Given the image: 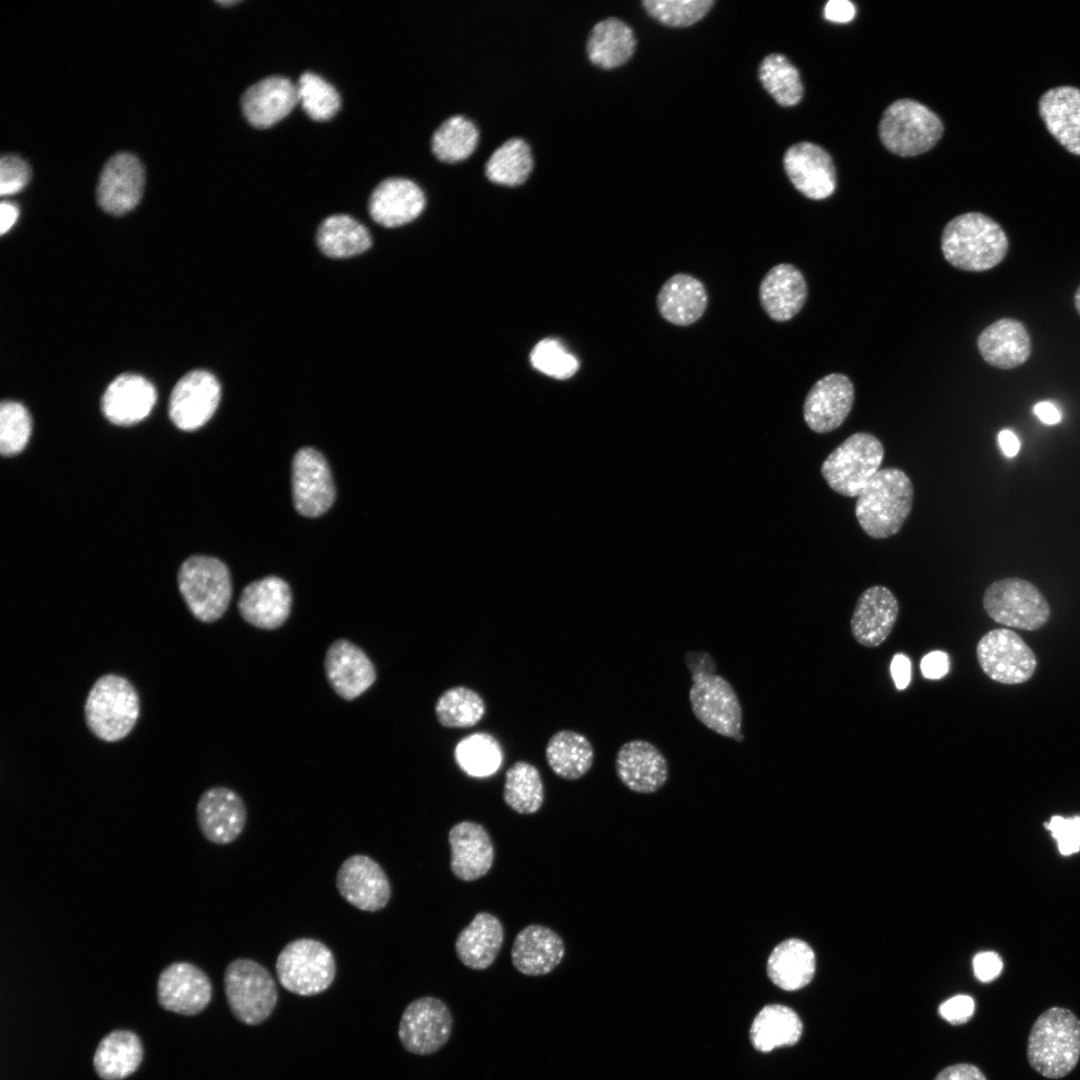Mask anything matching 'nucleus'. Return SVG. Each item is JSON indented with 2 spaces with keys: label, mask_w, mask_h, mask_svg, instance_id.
I'll list each match as a JSON object with an SVG mask.
<instances>
[{
  "label": "nucleus",
  "mask_w": 1080,
  "mask_h": 1080,
  "mask_svg": "<svg viewBox=\"0 0 1080 1080\" xmlns=\"http://www.w3.org/2000/svg\"><path fill=\"white\" fill-rule=\"evenodd\" d=\"M920 669L927 679L937 680L944 677L949 671L947 653L937 650L926 654L921 659Z\"/></svg>",
  "instance_id": "nucleus-56"
},
{
  "label": "nucleus",
  "mask_w": 1080,
  "mask_h": 1080,
  "mask_svg": "<svg viewBox=\"0 0 1080 1080\" xmlns=\"http://www.w3.org/2000/svg\"><path fill=\"white\" fill-rule=\"evenodd\" d=\"M977 347L987 363L1001 369L1023 364L1031 353L1028 331L1020 321L1011 318L987 326L978 336Z\"/></svg>",
  "instance_id": "nucleus-32"
},
{
  "label": "nucleus",
  "mask_w": 1080,
  "mask_h": 1080,
  "mask_svg": "<svg viewBox=\"0 0 1080 1080\" xmlns=\"http://www.w3.org/2000/svg\"><path fill=\"white\" fill-rule=\"evenodd\" d=\"M884 446L873 434L856 432L823 461L821 475L829 487L846 497H858L880 470Z\"/></svg>",
  "instance_id": "nucleus-6"
},
{
  "label": "nucleus",
  "mask_w": 1080,
  "mask_h": 1080,
  "mask_svg": "<svg viewBox=\"0 0 1080 1080\" xmlns=\"http://www.w3.org/2000/svg\"><path fill=\"white\" fill-rule=\"evenodd\" d=\"M943 133L940 118L927 106L912 99L889 105L880 120L883 145L899 156H915L930 150Z\"/></svg>",
  "instance_id": "nucleus-7"
},
{
  "label": "nucleus",
  "mask_w": 1080,
  "mask_h": 1080,
  "mask_svg": "<svg viewBox=\"0 0 1080 1080\" xmlns=\"http://www.w3.org/2000/svg\"><path fill=\"white\" fill-rule=\"evenodd\" d=\"M998 443L1002 452L1007 457H1014L1019 452L1020 442L1017 436L1008 429L999 432Z\"/></svg>",
  "instance_id": "nucleus-61"
},
{
  "label": "nucleus",
  "mask_w": 1080,
  "mask_h": 1080,
  "mask_svg": "<svg viewBox=\"0 0 1080 1080\" xmlns=\"http://www.w3.org/2000/svg\"><path fill=\"white\" fill-rule=\"evenodd\" d=\"M275 969L286 990L300 996H313L330 987L336 975V962L324 943L299 938L280 951Z\"/></svg>",
  "instance_id": "nucleus-9"
},
{
  "label": "nucleus",
  "mask_w": 1080,
  "mask_h": 1080,
  "mask_svg": "<svg viewBox=\"0 0 1080 1080\" xmlns=\"http://www.w3.org/2000/svg\"><path fill=\"white\" fill-rule=\"evenodd\" d=\"M532 167L533 158L528 143L520 137H512L490 155L485 164V173L495 183L517 185L527 179Z\"/></svg>",
  "instance_id": "nucleus-44"
},
{
  "label": "nucleus",
  "mask_w": 1080,
  "mask_h": 1080,
  "mask_svg": "<svg viewBox=\"0 0 1080 1080\" xmlns=\"http://www.w3.org/2000/svg\"><path fill=\"white\" fill-rule=\"evenodd\" d=\"M856 13L855 6L848 0H830L824 8V17L832 22H850Z\"/></svg>",
  "instance_id": "nucleus-58"
},
{
  "label": "nucleus",
  "mask_w": 1080,
  "mask_h": 1080,
  "mask_svg": "<svg viewBox=\"0 0 1080 1080\" xmlns=\"http://www.w3.org/2000/svg\"><path fill=\"white\" fill-rule=\"evenodd\" d=\"M1034 414L1047 425H1054L1060 422L1061 414L1056 406L1049 401L1038 402L1033 407Z\"/></svg>",
  "instance_id": "nucleus-60"
},
{
  "label": "nucleus",
  "mask_w": 1080,
  "mask_h": 1080,
  "mask_svg": "<svg viewBox=\"0 0 1080 1080\" xmlns=\"http://www.w3.org/2000/svg\"><path fill=\"white\" fill-rule=\"evenodd\" d=\"M899 612L898 600L885 586L874 585L858 597L850 628L854 639L865 647H877L890 635Z\"/></svg>",
  "instance_id": "nucleus-25"
},
{
  "label": "nucleus",
  "mask_w": 1080,
  "mask_h": 1080,
  "mask_svg": "<svg viewBox=\"0 0 1080 1080\" xmlns=\"http://www.w3.org/2000/svg\"><path fill=\"white\" fill-rule=\"evenodd\" d=\"M31 170L25 160L17 155H5L0 160V194L12 195L21 191L29 182Z\"/></svg>",
  "instance_id": "nucleus-52"
},
{
  "label": "nucleus",
  "mask_w": 1080,
  "mask_h": 1080,
  "mask_svg": "<svg viewBox=\"0 0 1080 1080\" xmlns=\"http://www.w3.org/2000/svg\"><path fill=\"white\" fill-rule=\"evenodd\" d=\"M298 102L315 120H327L338 111L341 100L336 88L320 75L303 72L297 83Z\"/></svg>",
  "instance_id": "nucleus-48"
},
{
  "label": "nucleus",
  "mask_w": 1080,
  "mask_h": 1080,
  "mask_svg": "<svg viewBox=\"0 0 1080 1080\" xmlns=\"http://www.w3.org/2000/svg\"><path fill=\"white\" fill-rule=\"evenodd\" d=\"M140 715V698L125 677L107 673L92 685L84 704L85 722L90 732L105 742L124 739Z\"/></svg>",
  "instance_id": "nucleus-4"
},
{
  "label": "nucleus",
  "mask_w": 1080,
  "mask_h": 1080,
  "mask_svg": "<svg viewBox=\"0 0 1080 1080\" xmlns=\"http://www.w3.org/2000/svg\"><path fill=\"white\" fill-rule=\"evenodd\" d=\"M759 78L774 100L781 106H794L803 96V86L795 66L781 54L766 56L759 67Z\"/></svg>",
  "instance_id": "nucleus-47"
},
{
  "label": "nucleus",
  "mask_w": 1080,
  "mask_h": 1080,
  "mask_svg": "<svg viewBox=\"0 0 1080 1080\" xmlns=\"http://www.w3.org/2000/svg\"><path fill=\"white\" fill-rule=\"evenodd\" d=\"M530 360L535 369L557 379L570 378L579 368L577 358L554 339L537 343L531 351Z\"/></svg>",
  "instance_id": "nucleus-51"
},
{
  "label": "nucleus",
  "mask_w": 1080,
  "mask_h": 1080,
  "mask_svg": "<svg viewBox=\"0 0 1080 1080\" xmlns=\"http://www.w3.org/2000/svg\"><path fill=\"white\" fill-rule=\"evenodd\" d=\"M298 102L297 86L282 75H270L249 86L241 108L250 124L269 127L284 118Z\"/></svg>",
  "instance_id": "nucleus-28"
},
{
  "label": "nucleus",
  "mask_w": 1080,
  "mask_h": 1080,
  "mask_svg": "<svg viewBox=\"0 0 1080 1080\" xmlns=\"http://www.w3.org/2000/svg\"><path fill=\"white\" fill-rule=\"evenodd\" d=\"M458 766L473 777H486L496 772L502 762V749L491 734L478 732L463 738L455 748Z\"/></svg>",
  "instance_id": "nucleus-46"
},
{
  "label": "nucleus",
  "mask_w": 1080,
  "mask_h": 1080,
  "mask_svg": "<svg viewBox=\"0 0 1080 1080\" xmlns=\"http://www.w3.org/2000/svg\"><path fill=\"white\" fill-rule=\"evenodd\" d=\"M807 294V284L802 272L789 263L773 266L759 285L761 307L777 322L792 319L804 306Z\"/></svg>",
  "instance_id": "nucleus-29"
},
{
  "label": "nucleus",
  "mask_w": 1080,
  "mask_h": 1080,
  "mask_svg": "<svg viewBox=\"0 0 1080 1080\" xmlns=\"http://www.w3.org/2000/svg\"><path fill=\"white\" fill-rule=\"evenodd\" d=\"M156 399V390L146 378L122 374L107 387L102 398V411L113 424L129 426L146 418Z\"/></svg>",
  "instance_id": "nucleus-30"
},
{
  "label": "nucleus",
  "mask_w": 1080,
  "mask_h": 1080,
  "mask_svg": "<svg viewBox=\"0 0 1080 1080\" xmlns=\"http://www.w3.org/2000/svg\"><path fill=\"white\" fill-rule=\"evenodd\" d=\"M914 498L909 476L901 469H880L858 495L855 516L871 538L884 539L900 531L908 518Z\"/></svg>",
  "instance_id": "nucleus-3"
},
{
  "label": "nucleus",
  "mask_w": 1080,
  "mask_h": 1080,
  "mask_svg": "<svg viewBox=\"0 0 1080 1080\" xmlns=\"http://www.w3.org/2000/svg\"><path fill=\"white\" fill-rule=\"evenodd\" d=\"M425 195L420 186L405 177H388L372 191L369 213L374 221L385 227H397L414 220L425 207Z\"/></svg>",
  "instance_id": "nucleus-26"
},
{
  "label": "nucleus",
  "mask_w": 1080,
  "mask_h": 1080,
  "mask_svg": "<svg viewBox=\"0 0 1080 1080\" xmlns=\"http://www.w3.org/2000/svg\"><path fill=\"white\" fill-rule=\"evenodd\" d=\"M223 981L228 1005L239 1021L257 1025L272 1014L278 992L274 978L263 965L237 958L225 968Z\"/></svg>",
  "instance_id": "nucleus-8"
},
{
  "label": "nucleus",
  "mask_w": 1080,
  "mask_h": 1080,
  "mask_svg": "<svg viewBox=\"0 0 1080 1080\" xmlns=\"http://www.w3.org/2000/svg\"><path fill=\"white\" fill-rule=\"evenodd\" d=\"M504 802L519 814L537 812L544 801V786L539 770L526 761H516L505 773Z\"/></svg>",
  "instance_id": "nucleus-42"
},
{
  "label": "nucleus",
  "mask_w": 1080,
  "mask_h": 1080,
  "mask_svg": "<svg viewBox=\"0 0 1080 1080\" xmlns=\"http://www.w3.org/2000/svg\"><path fill=\"white\" fill-rule=\"evenodd\" d=\"M316 241L324 255L337 259L362 254L372 244L368 229L346 214L325 218L317 230Z\"/></svg>",
  "instance_id": "nucleus-41"
},
{
  "label": "nucleus",
  "mask_w": 1080,
  "mask_h": 1080,
  "mask_svg": "<svg viewBox=\"0 0 1080 1080\" xmlns=\"http://www.w3.org/2000/svg\"><path fill=\"white\" fill-rule=\"evenodd\" d=\"M220 397L221 387L213 374L205 370L191 371L172 390L170 419L181 430H196L213 416Z\"/></svg>",
  "instance_id": "nucleus-15"
},
{
  "label": "nucleus",
  "mask_w": 1080,
  "mask_h": 1080,
  "mask_svg": "<svg viewBox=\"0 0 1080 1080\" xmlns=\"http://www.w3.org/2000/svg\"><path fill=\"white\" fill-rule=\"evenodd\" d=\"M854 386L844 374L833 373L819 379L809 390L803 405L807 426L816 433L840 427L854 403Z\"/></svg>",
  "instance_id": "nucleus-19"
},
{
  "label": "nucleus",
  "mask_w": 1080,
  "mask_h": 1080,
  "mask_svg": "<svg viewBox=\"0 0 1080 1080\" xmlns=\"http://www.w3.org/2000/svg\"><path fill=\"white\" fill-rule=\"evenodd\" d=\"M18 218V208L10 202L3 201L0 205V232L6 233Z\"/></svg>",
  "instance_id": "nucleus-62"
},
{
  "label": "nucleus",
  "mask_w": 1080,
  "mask_h": 1080,
  "mask_svg": "<svg viewBox=\"0 0 1080 1080\" xmlns=\"http://www.w3.org/2000/svg\"><path fill=\"white\" fill-rule=\"evenodd\" d=\"M564 954L563 940L556 932L548 927L532 924L524 927L515 937L511 960L520 973L542 976L554 970Z\"/></svg>",
  "instance_id": "nucleus-31"
},
{
  "label": "nucleus",
  "mask_w": 1080,
  "mask_h": 1080,
  "mask_svg": "<svg viewBox=\"0 0 1080 1080\" xmlns=\"http://www.w3.org/2000/svg\"><path fill=\"white\" fill-rule=\"evenodd\" d=\"M635 46L633 30L620 19L609 17L592 28L587 41V54L594 64L612 69L626 63L633 55Z\"/></svg>",
  "instance_id": "nucleus-38"
},
{
  "label": "nucleus",
  "mask_w": 1080,
  "mask_h": 1080,
  "mask_svg": "<svg viewBox=\"0 0 1080 1080\" xmlns=\"http://www.w3.org/2000/svg\"><path fill=\"white\" fill-rule=\"evenodd\" d=\"M934 1080H986V1077L977 1066L960 1063L946 1067Z\"/></svg>",
  "instance_id": "nucleus-57"
},
{
  "label": "nucleus",
  "mask_w": 1080,
  "mask_h": 1080,
  "mask_svg": "<svg viewBox=\"0 0 1080 1080\" xmlns=\"http://www.w3.org/2000/svg\"><path fill=\"white\" fill-rule=\"evenodd\" d=\"M708 294L704 284L697 278L677 273L661 286L656 299L660 315L669 323L688 326L705 312Z\"/></svg>",
  "instance_id": "nucleus-34"
},
{
  "label": "nucleus",
  "mask_w": 1080,
  "mask_h": 1080,
  "mask_svg": "<svg viewBox=\"0 0 1080 1080\" xmlns=\"http://www.w3.org/2000/svg\"><path fill=\"white\" fill-rule=\"evenodd\" d=\"M545 755L549 767L557 776L577 780L591 769L594 749L584 735L563 729L550 737Z\"/></svg>",
  "instance_id": "nucleus-40"
},
{
  "label": "nucleus",
  "mask_w": 1080,
  "mask_h": 1080,
  "mask_svg": "<svg viewBox=\"0 0 1080 1080\" xmlns=\"http://www.w3.org/2000/svg\"><path fill=\"white\" fill-rule=\"evenodd\" d=\"M478 138V129L470 119L463 115H453L434 131L432 151L440 160H463L473 152Z\"/></svg>",
  "instance_id": "nucleus-45"
},
{
  "label": "nucleus",
  "mask_w": 1080,
  "mask_h": 1080,
  "mask_svg": "<svg viewBox=\"0 0 1080 1080\" xmlns=\"http://www.w3.org/2000/svg\"><path fill=\"white\" fill-rule=\"evenodd\" d=\"M975 1011V1003L968 995H956L944 1001L938 1009L940 1016L953 1025L968 1022Z\"/></svg>",
  "instance_id": "nucleus-54"
},
{
  "label": "nucleus",
  "mask_w": 1080,
  "mask_h": 1080,
  "mask_svg": "<svg viewBox=\"0 0 1080 1080\" xmlns=\"http://www.w3.org/2000/svg\"><path fill=\"white\" fill-rule=\"evenodd\" d=\"M435 715L446 728H469L481 721L486 712L485 701L475 690L454 686L445 690L435 702Z\"/></svg>",
  "instance_id": "nucleus-43"
},
{
  "label": "nucleus",
  "mask_w": 1080,
  "mask_h": 1080,
  "mask_svg": "<svg viewBox=\"0 0 1080 1080\" xmlns=\"http://www.w3.org/2000/svg\"><path fill=\"white\" fill-rule=\"evenodd\" d=\"M802 1030V1022L794 1010L781 1004H770L754 1018L750 1039L755 1049L766 1053L777 1047L796 1044Z\"/></svg>",
  "instance_id": "nucleus-39"
},
{
  "label": "nucleus",
  "mask_w": 1080,
  "mask_h": 1080,
  "mask_svg": "<svg viewBox=\"0 0 1080 1080\" xmlns=\"http://www.w3.org/2000/svg\"><path fill=\"white\" fill-rule=\"evenodd\" d=\"M783 163L790 181L804 196L821 200L834 192L835 167L822 147L810 142L797 143L787 149Z\"/></svg>",
  "instance_id": "nucleus-21"
},
{
  "label": "nucleus",
  "mask_w": 1080,
  "mask_h": 1080,
  "mask_svg": "<svg viewBox=\"0 0 1080 1080\" xmlns=\"http://www.w3.org/2000/svg\"><path fill=\"white\" fill-rule=\"evenodd\" d=\"M178 588L192 615L211 623L226 612L232 595L228 568L220 560L204 555L189 557L181 565Z\"/></svg>",
  "instance_id": "nucleus-5"
},
{
  "label": "nucleus",
  "mask_w": 1080,
  "mask_h": 1080,
  "mask_svg": "<svg viewBox=\"0 0 1080 1080\" xmlns=\"http://www.w3.org/2000/svg\"><path fill=\"white\" fill-rule=\"evenodd\" d=\"M143 1058L140 1038L129 1030H114L99 1042L93 1065L103 1080H122L136 1071Z\"/></svg>",
  "instance_id": "nucleus-37"
},
{
  "label": "nucleus",
  "mask_w": 1080,
  "mask_h": 1080,
  "mask_svg": "<svg viewBox=\"0 0 1080 1080\" xmlns=\"http://www.w3.org/2000/svg\"><path fill=\"white\" fill-rule=\"evenodd\" d=\"M211 997L212 984L208 975L190 962H173L159 974L157 999L167 1011L196 1015L206 1008Z\"/></svg>",
  "instance_id": "nucleus-16"
},
{
  "label": "nucleus",
  "mask_w": 1080,
  "mask_h": 1080,
  "mask_svg": "<svg viewBox=\"0 0 1080 1080\" xmlns=\"http://www.w3.org/2000/svg\"><path fill=\"white\" fill-rule=\"evenodd\" d=\"M452 1027L448 1006L436 997L425 996L407 1005L399 1022L398 1036L408 1052L429 1055L447 1043Z\"/></svg>",
  "instance_id": "nucleus-13"
},
{
  "label": "nucleus",
  "mask_w": 1080,
  "mask_h": 1080,
  "mask_svg": "<svg viewBox=\"0 0 1080 1080\" xmlns=\"http://www.w3.org/2000/svg\"><path fill=\"white\" fill-rule=\"evenodd\" d=\"M292 493L296 510L306 517L325 513L335 499L330 468L317 450L300 449L292 462Z\"/></svg>",
  "instance_id": "nucleus-14"
},
{
  "label": "nucleus",
  "mask_w": 1080,
  "mask_h": 1080,
  "mask_svg": "<svg viewBox=\"0 0 1080 1080\" xmlns=\"http://www.w3.org/2000/svg\"><path fill=\"white\" fill-rule=\"evenodd\" d=\"M247 811L242 798L233 790L215 786L205 790L196 805L200 832L211 843L226 845L235 841L246 823Z\"/></svg>",
  "instance_id": "nucleus-18"
},
{
  "label": "nucleus",
  "mask_w": 1080,
  "mask_h": 1080,
  "mask_svg": "<svg viewBox=\"0 0 1080 1080\" xmlns=\"http://www.w3.org/2000/svg\"><path fill=\"white\" fill-rule=\"evenodd\" d=\"M144 168L130 153H117L102 169L97 186V201L109 214L122 215L139 203L144 188Z\"/></svg>",
  "instance_id": "nucleus-20"
},
{
  "label": "nucleus",
  "mask_w": 1080,
  "mask_h": 1080,
  "mask_svg": "<svg viewBox=\"0 0 1080 1080\" xmlns=\"http://www.w3.org/2000/svg\"><path fill=\"white\" fill-rule=\"evenodd\" d=\"M1074 303H1075L1076 310H1077L1078 314L1080 315V286L1078 287V289H1077V291L1075 293Z\"/></svg>",
  "instance_id": "nucleus-63"
},
{
  "label": "nucleus",
  "mask_w": 1080,
  "mask_h": 1080,
  "mask_svg": "<svg viewBox=\"0 0 1080 1080\" xmlns=\"http://www.w3.org/2000/svg\"><path fill=\"white\" fill-rule=\"evenodd\" d=\"M689 702L696 719L708 729L728 738L741 733L742 708L732 685L718 674H694Z\"/></svg>",
  "instance_id": "nucleus-11"
},
{
  "label": "nucleus",
  "mask_w": 1080,
  "mask_h": 1080,
  "mask_svg": "<svg viewBox=\"0 0 1080 1080\" xmlns=\"http://www.w3.org/2000/svg\"><path fill=\"white\" fill-rule=\"evenodd\" d=\"M292 592L281 578L268 576L248 584L238 600V611L249 624L259 629L279 628L289 617Z\"/></svg>",
  "instance_id": "nucleus-24"
},
{
  "label": "nucleus",
  "mask_w": 1080,
  "mask_h": 1080,
  "mask_svg": "<svg viewBox=\"0 0 1080 1080\" xmlns=\"http://www.w3.org/2000/svg\"><path fill=\"white\" fill-rule=\"evenodd\" d=\"M815 969L814 951L806 942L797 938L779 943L767 961L769 979L785 991H796L808 985L814 977Z\"/></svg>",
  "instance_id": "nucleus-36"
},
{
  "label": "nucleus",
  "mask_w": 1080,
  "mask_h": 1080,
  "mask_svg": "<svg viewBox=\"0 0 1080 1080\" xmlns=\"http://www.w3.org/2000/svg\"><path fill=\"white\" fill-rule=\"evenodd\" d=\"M324 668L330 686L345 700L359 697L376 680V670L368 655L347 639L335 640L328 647Z\"/></svg>",
  "instance_id": "nucleus-23"
},
{
  "label": "nucleus",
  "mask_w": 1080,
  "mask_h": 1080,
  "mask_svg": "<svg viewBox=\"0 0 1080 1080\" xmlns=\"http://www.w3.org/2000/svg\"><path fill=\"white\" fill-rule=\"evenodd\" d=\"M339 894L362 911L383 909L391 897V885L382 867L371 857L355 854L348 857L336 875Z\"/></svg>",
  "instance_id": "nucleus-17"
},
{
  "label": "nucleus",
  "mask_w": 1080,
  "mask_h": 1080,
  "mask_svg": "<svg viewBox=\"0 0 1080 1080\" xmlns=\"http://www.w3.org/2000/svg\"><path fill=\"white\" fill-rule=\"evenodd\" d=\"M451 849L450 868L463 881H474L488 873L494 860V847L486 829L472 821L455 824L448 833Z\"/></svg>",
  "instance_id": "nucleus-27"
},
{
  "label": "nucleus",
  "mask_w": 1080,
  "mask_h": 1080,
  "mask_svg": "<svg viewBox=\"0 0 1080 1080\" xmlns=\"http://www.w3.org/2000/svg\"><path fill=\"white\" fill-rule=\"evenodd\" d=\"M712 0H645L642 5L657 21L671 27L690 26L713 6Z\"/></svg>",
  "instance_id": "nucleus-50"
},
{
  "label": "nucleus",
  "mask_w": 1080,
  "mask_h": 1080,
  "mask_svg": "<svg viewBox=\"0 0 1080 1080\" xmlns=\"http://www.w3.org/2000/svg\"><path fill=\"white\" fill-rule=\"evenodd\" d=\"M1032 1069L1049 1079L1067 1076L1080 1059V1020L1069 1009L1053 1006L1034 1022L1027 1040Z\"/></svg>",
  "instance_id": "nucleus-1"
},
{
  "label": "nucleus",
  "mask_w": 1080,
  "mask_h": 1080,
  "mask_svg": "<svg viewBox=\"0 0 1080 1080\" xmlns=\"http://www.w3.org/2000/svg\"><path fill=\"white\" fill-rule=\"evenodd\" d=\"M976 655L982 671L1003 684L1028 681L1037 666L1033 650L1016 632L1004 628L987 632L977 644Z\"/></svg>",
  "instance_id": "nucleus-12"
},
{
  "label": "nucleus",
  "mask_w": 1080,
  "mask_h": 1080,
  "mask_svg": "<svg viewBox=\"0 0 1080 1080\" xmlns=\"http://www.w3.org/2000/svg\"><path fill=\"white\" fill-rule=\"evenodd\" d=\"M1047 828L1057 840L1061 854L1070 855L1079 851L1080 816L1073 818L1053 816L1048 823Z\"/></svg>",
  "instance_id": "nucleus-53"
},
{
  "label": "nucleus",
  "mask_w": 1080,
  "mask_h": 1080,
  "mask_svg": "<svg viewBox=\"0 0 1080 1080\" xmlns=\"http://www.w3.org/2000/svg\"><path fill=\"white\" fill-rule=\"evenodd\" d=\"M890 672L897 689H905L911 679V662L901 653L895 654L891 661Z\"/></svg>",
  "instance_id": "nucleus-59"
},
{
  "label": "nucleus",
  "mask_w": 1080,
  "mask_h": 1080,
  "mask_svg": "<svg viewBox=\"0 0 1080 1080\" xmlns=\"http://www.w3.org/2000/svg\"><path fill=\"white\" fill-rule=\"evenodd\" d=\"M32 430L27 409L15 401L0 405V451L3 456L20 453L29 441Z\"/></svg>",
  "instance_id": "nucleus-49"
},
{
  "label": "nucleus",
  "mask_w": 1080,
  "mask_h": 1080,
  "mask_svg": "<svg viewBox=\"0 0 1080 1080\" xmlns=\"http://www.w3.org/2000/svg\"><path fill=\"white\" fill-rule=\"evenodd\" d=\"M619 780L631 791L650 794L661 789L668 780V762L651 742L634 739L625 742L615 757Z\"/></svg>",
  "instance_id": "nucleus-22"
},
{
  "label": "nucleus",
  "mask_w": 1080,
  "mask_h": 1080,
  "mask_svg": "<svg viewBox=\"0 0 1080 1080\" xmlns=\"http://www.w3.org/2000/svg\"><path fill=\"white\" fill-rule=\"evenodd\" d=\"M1008 238L989 216L980 212L961 214L949 221L941 236L945 259L965 271H985L999 264L1007 254Z\"/></svg>",
  "instance_id": "nucleus-2"
},
{
  "label": "nucleus",
  "mask_w": 1080,
  "mask_h": 1080,
  "mask_svg": "<svg viewBox=\"0 0 1080 1080\" xmlns=\"http://www.w3.org/2000/svg\"><path fill=\"white\" fill-rule=\"evenodd\" d=\"M982 603L995 622L1021 630H1037L1050 616L1049 604L1039 589L1016 577L991 583L984 592Z\"/></svg>",
  "instance_id": "nucleus-10"
},
{
  "label": "nucleus",
  "mask_w": 1080,
  "mask_h": 1080,
  "mask_svg": "<svg viewBox=\"0 0 1080 1080\" xmlns=\"http://www.w3.org/2000/svg\"><path fill=\"white\" fill-rule=\"evenodd\" d=\"M504 940L499 919L491 913L480 912L459 933L455 941L456 955L465 966L484 970L496 959Z\"/></svg>",
  "instance_id": "nucleus-35"
},
{
  "label": "nucleus",
  "mask_w": 1080,
  "mask_h": 1080,
  "mask_svg": "<svg viewBox=\"0 0 1080 1080\" xmlns=\"http://www.w3.org/2000/svg\"><path fill=\"white\" fill-rule=\"evenodd\" d=\"M1040 116L1050 134L1069 152L1080 156V89L1060 86L1039 101Z\"/></svg>",
  "instance_id": "nucleus-33"
},
{
  "label": "nucleus",
  "mask_w": 1080,
  "mask_h": 1080,
  "mask_svg": "<svg viewBox=\"0 0 1080 1080\" xmlns=\"http://www.w3.org/2000/svg\"><path fill=\"white\" fill-rule=\"evenodd\" d=\"M1003 963L1000 956L991 951L980 952L973 959V970L981 982H990L1001 973Z\"/></svg>",
  "instance_id": "nucleus-55"
}]
</instances>
